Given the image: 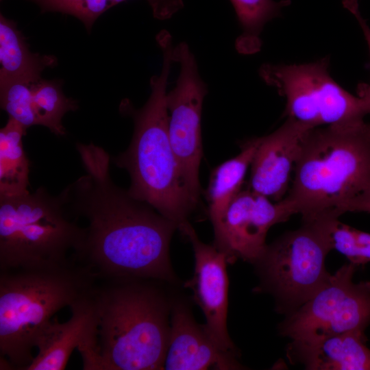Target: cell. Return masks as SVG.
Masks as SVG:
<instances>
[{
  "mask_svg": "<svg viewBox=\"0 0 370 370\" xmlns=\"http://www.w3.org/2000/svg\"><path fill=\"white\" fill-rule=\"evenodd\" d=\"M27 129L8 118L0 130V198L28 193L29 160L23 146Z\"/></svg>",
  "mask_w": 370,
  "mask_h": 370,
  "instance_id": "obj_19",
  "label": "cell"
},
{
  "mask_svg": "<svg viewBox=\"0 0 370 370\" xmlns=\"http://www.w3.org/2000/svg\"><path fill=\"white\" fill-rule=\"evenodd\" d=\"M338 219L333 221L330 230L332 249L357 266L369 262L370 233L344 224Z\"/></svg>",
  "mask_w": 370,
  "mask_h": 370,
  "instance_id": "obj_23",
  "label": "cell"
},
{
  "mask_svg": "<svg viewBox=\"0 0 370 370\" xmlns=\"http://www.w3.org/2000/svg\"><path fill=\"white\" fill-rule=\"evenodd\" d=\"M156 38L162 53L160 73L151 77V93L141 108H135L128 99L121 102L120 112L132 119L134 129L129 147L113 162L129 173L132 197L179 225L196 205L183 184L169 134L166 88L173 62L172 37L162 31Z\"/></svg>",
  "mask_w": 370,
  "mask_h": 370,
  "instance_id": "obj_2",
  "label": "cell"
},
{
  "mask_svg": "<svg viewBox=\"0 0 370 370\" xmlns=\"http://www.w3.org/2000/svg\"><path fill=\"white\" fill-rule=\"evenodd\" d=\"M242 29L235 41L236 51L243 55L259 52L262 47L261 33L264 25L282 14L291 0H230Z\"/></svg>",
  "mask_w": 370,
  "mask_h": 370,
  "instance_id": "obj_21",
  "label": "cell"
},
{
  "mask_svg": "<svg viewBox=\"0 0 370 370\" xmlns=\"http://www.w3.org/2000/svg\"><path fill=\"white\" fill-rule=\"evenodd\" d=\"M330 58L304 64L264 63L259 75L286 99L284 115L312 127L362 120L361 99L331 77Z\"/></svg>",
  "mask_w": 370,
  "mask_h": 370,
  "instance_id": "obj_8",
  "label": "cell"
},
{
  "mask_svg": "<svg viewBox=\"0 0 370 370\" xmlns=\"http://www.w3.org/2000/svg\"><path fill=\"white\" fill-rule=\"evenodd\" d=\"M182 234L190 242L195 256V271L186 286L193 292L195 301L202 310L206 323L204 330L222 351L235 353L227 329L229 280L226 254L214 245L201 241L186 220L179 224Z\"/></svg>",
  "mask_w": 370,
  "mask_h": 370,
  "instance_id": "obj_12",
  "label": "cell"
},
{
  "mask_svg": "<svg viewBox=\"0 0 370 370\" xmlns=\"http://www.w3.org/2000/svg\"><path fill=\"white\" fill-rule=\"evenodd\" d=\"M338 211L341 214L347 212L370 213V189L342 204L339 207Z\"/></svg>",
  "mask_w": 370,
  "mask_h": 370,
  "instance_id": "obj_26",
  "label": "cell"
},
{
  "mask_svg": "<svg viewBox=\"0 0 370 370\" xmlns=\"http://www.w3.org/2000/svg\"><path fill=\"white\" fill-rule=\"evenodd\" d=\"M294 172L280 201L290 217L341 216L342 204L370 189V123L362 119L310 129Z\"/></svg>",
  "mask_w": 370,
  "mask_h": 370,
  "instance_id": "obj_3",
  "label": "cell"
},
{
  "mask_svg": "<svg viewBox=\"0 0 370 370\" xmlns=\"http://www.w3.org/2000/svg\"><path fill=\"white\" fill-rule=\"evenodd\" d=\"M289 217L280 201L273 204L250 188L241 190L213 227L214 245L226 254L229 262L240 258L254 264L266 249L269 229Z\"/></svg>",
  "mask_w": 370,
  "mask_h": 370,
  "instance_id": "obj_11",
  "label": "cell"
},
{
  "mask_svg": "<svg viewBox=\"0 0 370 370\" xmlns=\"http://www.w3.org/2000/svg\"><path fill=\"white\" fill-rule=\"evenodd\" d=\"M25 82H12L0 86L2 110L26 129L38 125L32 105V86Z\"/></svg>",
  "mask_w": 370,
  "mask_h": 370,
  "instance_id": "obj_24",
  "label": "cell"
},
{
  "mask_svg": "<svg viewBox=\"0 0 370 370\" xmlns=\"http://www.w3.org/2000/svg\"><path fill=\"white\" fill-rule=\"evenodd\" d=\"M173 60L180 64V71L175 87L166 95L169 134L183 184L197 206L203 154L201 111L208 88L187 43L182 42L173 47Z\"/></svg>",
  "mask_w": 370,
  "mask_h": 370,
  "instance_id": "obj_10",
  "label": "cell"
},
{
  "mask_svg": "<svg viewBox=\"0 0 370 370\" xmlns=\"http://www.w3.org/2000/svg\"></svg>",
  "mask_w": 370,
  "mask_h": 370,
  "instance_id": "obj_27",
  "label": "cell"
},
{
  "mask_svg": "<svg viewBox=\"0 0 370 370\" xmlns=\"http://www.w3.org/2000/svg\"><path fill=\"white\" fill-rule=\"evenodd\" d=\"M343 7L356 19L367 43L370 54V27L363 18L359 9L358 0H342ZM358 97L361 99L367 114H370V84H361L358 88Z\"/></svg>",
  "mask_w": 370,
  "mask_h": 370,
  "instance_id": "obj_25",
  "label": "cell"
},
{
  "mask_svg": "<svg viewBox=\"0 0 370 370\" xmlns=\"http://www.w3.org/2000/svg\"><path fill=\"white\" fill-rule=\"evenodd\" d=\"M357 265L343 264L304 304L280 324L291 341L310 343L370 323V281L355 283Z\"/></svg>",
  "mask_w": 370,
  "mask_h": 370,
  "instance_id": "obj_9",
  "label": "cell"
},
{
  "mask_svg": "<svg viewBox=\"0 0 370 370\" xmlns=\"http://www.w3.org/2000/svg\"><path fill=\"white\" fill-rule=\"evenodd\" d=\"M93 288L70 306L71 317L67 321L51 319L42 330L36 342L38 354L25 370H63L75 348L82 353L84 369L88 367L95 352L97 326Z\"/></svg>",
  "mask_w": 370,
  "mask_h": 370,
  "instance_id": "obj_13",
  "label": "cell"
},
{
  "mask_svg": "<svg viewBox=\"0 0 370 370\" xmlns=\"http://www.w3.org/2000/svg\"><path fill=\"white\" fill-rule=\"evenodd\" d=\"M336 214L302 219V225L271 244L254 263L261 289L271 294L280 313L288 315L328 280L325 258L332 249L330 230Z\"/></svg>",
  "mask_w": 370,
  "mask_h": 370,
  "instance_id": "obj_7",
  "label": "cell"
},
{
  "mask_svg": "<svg viewBox=\"0 0 370 370\" xmlns=\"http://www.w3.org/2000/svg\"><path fill=\"white\" fill-rule=\"evenodd\" d=\"M364 330H356L310 343L291 341L287 356L310 370H370Z\"/></svg>",
  "mask_w": 370,
  "mask_h": 370,
  "instance_id": "obj_16",
  "label": "cell"
},
{
  "mask_svg": "<svg viewBox=\"0 0 370 370\" xmlns=\"http://www.w3.org/2000/svg\"><path fill=\"white\" fill-rule=\"evenodd\" d=\"M44 12H60L81 21L90 32L95 21L106 11L126 0H28ZM153 16L158 20L172 17L184 7L183 0H147Z\"/></svg>",
  "mask_w": 370,
  "mask_h": 370,
  "instance_id": "obj_20",
  "label": "cell"
},
{
  "mask_svg": "<svg viewBox=\"0 0 370 370\" xmlns=\"http://www.w3.org/2000/svg\"><path fill=\"white\" fill-rule=\"evenodd\" d=\"M60 79H40L31 86L32 105L38 125L47 127L57 136L66 135L62 120L64 114L78 108L77 101L67 97Z\"/></svg>",
  "mask_w": 370,
  "mask_h": 370,
  "instance_id": "obj_22",
  "label": "cell"
},
{
  "mask_svg": "<svg viewBox=\"0 0 370 370\" xmlns=\"http://www.w3.org/2000/svg\"><path fill=\"white\" fill-rule=\"evenodd\" d=\"M76 148L85 174L60 193L69 215L87 221L76 262L98 280L173 281L169 244L178 224L114 183L102 147L78 143Z\"/></svg>",
  "mask_w": 370,
  "mask_h": 370,
  "instance_id": "obj_1",
  "label": "cell"
},
{
  "mask_svg": "<svg viewBox=\"0 0 370 370\" xmlns=\"http://www.w3.org/2000/svg\"><path fill=\"white\" fill-rule=\"evenodd\" d=\"M142 280H103L95 286L97 326L88 369H164L170 332L167 304Z\"/></svg>",
  "mask_w": 370,
  "mask_h": 370,
  "instance_id": "obj_4",
  "label": "cell"
},
{
  "mask_svg": "<svg viewBox=\"0 0 370 370\" xmlns=\"http://www.w3.org/2000/svg\"><path fill=\"white\" fill-rule=\"evenodd\" d=\"M58 63L56 57L32 53L16 23L0 14V86L12 82L33 84L42 71Z\"/></svg>",
  "mask_w": 370,
  "mask_h": 370,
  "instance_id": "obj_17",
  "label": "cell"
},
{
  "mask_svg": "<svg viewBox=\"0 0 370 370\" xmlns=\"http://www.w3.org/2000/svg\"><path fill=\"white\" fill-rule=\"evenodd\" d=\"M312 128L288 117L276 130L259 137L251 163L249 188L276 202L281 201L288 190L302 141Z\"/></svg>",
  "mask_w": 370,
  "mask_h": 370,
  "instance_id": "obj_14",
  "label": "cell"
},
{
  "mask_svg": "<svg viewBox=\"0 0 370 370\" xmlns=\"http://www.w3.org/2000/svg\"><path fill=\"white\" fill-rule=\"evenodd\" d=\"M258 142L259 137L247 140L239 154L223 162L211 173L207 198L213 227L220 223L232 201L241 191Z\"/></svg>",
  "mask_w": 370,
  "mask_h": 370,
  "instance_id": "obj_18",
  "label": "cell"
},
{
  "mask_svg": "<svg viewBox=\"0 0 370 370\" xmlns=\"http://www.w3.org/2000/svg\"><path fill=\"white\" fill-rule=\"evenodd\" d=\"M97 281L77 262L0 271V356L7 367L25 370L39 334L53 314L88 293Z\"/></svg>",
  "mask_w": 370,
  "mask_h": 370,
  "instance_id": "obj_5",
  "label": "cell"
},
{
  "mask_svg": "<svg viewBox=\"0 0 370 370\" xmlns=\"http://www.w3.org/2000/svg\"><path fill=\"white\" fill-rule=\"evenodd\" d=\"M235 357L234 354L223 352L216 345L184 304L173 306L164 369H241Z\"/></svg>",
  "mask_w": 370,
  "mask_h": 370,
  "instance_id": "obj_15",
  "label": "cell"
},
{
  "mask_svg": "<svg viewBox=\"0 0 370 370\" xmlns=\"http://www.w3.org/2000/svg\"><path fill=\"white\" fill-rule=\"evenodd\" d=\"M84 234L60 194L52 195L40 186L33 193L0 198V271L77 262Z\"/></svg>",
  "mask_w": 370,
  "mask_h": 370,
  "instance_id": "obj_6",
  "label": "cell"
}]
</instances>
